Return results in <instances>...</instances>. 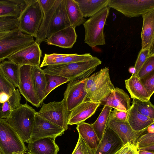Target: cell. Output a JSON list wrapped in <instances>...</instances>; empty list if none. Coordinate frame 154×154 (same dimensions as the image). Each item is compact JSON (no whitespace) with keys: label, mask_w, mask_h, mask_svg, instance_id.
I'll return each instance as SVG.
<instances>
[{"label":"cell","mask_w":154,"mask_h":154,"mask_svg":"<svg viewBox=\"0 0 154 154\" xmlns=\"http://www.w3.org/2000/svg\"><path fill=\"white\" fill-rule=\"evenodd\" d=\"M140 80L147 92L151 97L154 92V71Z\"/></svg>","instance_id":"b9f144b4"},{"label":"cell","mask_w":154,"mask_h":154,"mask_svg":"<svg viewBox=\"0 0 154 154\" xmlns=\"http://www.w3.org/2000/svg\"><path fill=\"white\" fill-rule=\"evenodd\" d=\"M78 5L84 17L94 15L108 6L110 0H74Z\"/></svg>","instance_id":"d4e9b609"},{"label":"cell","mask_w":154,"mask_h":154,"mask_svg":"<svg viewBox=\"0 0 154 154\" xmlns=\"http://www.w3.org/2000/svg\"><path fill=\"white\" fill-rule=\"evenodd\" d=\"M28 3V0H0V17L18 19Z\"/></svg>","instance_id":"603a6c76"},{"label":"cell","mask_w":154,"mask_h":154,"mask_svg":"<svg viewBox=\"0 0 154 154\" xmlns=\"http://www.w3.org/2000/svg\"><path fill=\"white\" fill-rule=\"evenodd\" d=\"M95 150L91 149L79 135L77 143L72 154H95Z\"/></svg>","instance_id":"ab89813d"},{"label":"cell","mask_w":154,"mask_h":154,"mask_svg":"<svg viewBox=\"0 0 154 154\" xmlns=\"http://www.w3.org/2000/svg\"><path fill=\"white\" fill-rule=\"evenodd\" d=\"M116 153L117 154H139L136 146L130 143L123 145Z\"/></svg>","instance_id":"7bdbcfd3"},{"label":"cell","mask_w":154,"mask_h":154,"mask_svg":"<svg viewBox=\"0 0 154 154\" xmlns=\"http://www.w3.org/2000/svg\"><path fill=\"white\" fill-rule=\"evenodd\" d=\"M131 99L128 94L123 89L118 87L100 103V106H107L118 110L128 111L131 107Z\"/></svg>","instance_id":"ffe728a7"},{"label":"cell","mask_w":154,"mask_h":154,"mask_svg":"<svg viewBox=\"0 0 154 154\" xmlns=\"http://www.w3.org/2000/svg\"><path fill=\"white\" fill-rule=\"evenodd\" d=\"M108 7L127 17H137L154 9V0H110Z\"/></svg>","instance_id":"ba28073f"},{"label":"cell","mask_w":154,"mask_h":154,"mask_svg":"<svg viewBox=\"0 0 154 154\" xmlns=\"http://www.w3.org/2000/svg\"><path fill=\"white\" fill-rule=\"evenodd\" d=\"M39 0H28L27 5L18 19L19 29L35 38L43 17Z\"/></svg>","instance_id":"5b68a950"},{"label":"cell","mask_w":154,"mask_h":154,"mask_svg":"<svg viewBox=\"0 0 154 154\" xmlns=\"http://www.w3.org/2000/svg\"><path fill=\"white\" fill-rule=\"evenodd\" d=\"M138 152L139 154H154V151L141 150Z\"/></svg>","instance_id":"7dc6e473"},{"label":"cell","mask_w":154,"mask_h":154,"mask_svg":"<svg viewBox=\"0 0 154 154\" xmlns=\"http://www.w3.org/2000/svg\"><path fill=\"white\" fill-rule=\"evenodd\" d=\"M32 77L36 95L42 104L45 99L46 80L45 73L39 66H32Z\"/></svg>","instance_id":"4316f807"},{"label":"cell","mask_w":154,"mask_h":154,"mask_svg":"<svg viewBox=\"0 0 154 154\" xmlns=\"http://www.w3.org/2000/svg\"><path fill=\"white\" fill-rule=\"evenodd\" d=\"M71 26L65 8V0H62L54 13L48 28L46 39L54 33Z\"/></svg>","instance_id":"44dd1931"},{"label":"cell","mask_w":154,"mask_h":154,"mask_svg":"<svg viewBox=\"0 0 154 154\" xmlns=\"http://www.w3.org/2000/svg\"><path fill=\"white\" fill-rule=\"evenodd\" d=\"M69 112L62 100L60 101H54L47 103H43L42 107L37 112V114L66 131L68 127V122Z\"/></svg>","instance_id":"9c48e42d"},{"label":"cell","mask_w":154,"mask_h":154,"mask_svg":"<svg viewBox=\"0 0 154 154\" xmlns=\"http://www.w3.org/2000/svg\"><path fill=\"white\" fill-rule=\"evenodd\" d=\"M55 139L46 137L29 143L28 154H57L59 148L55 142Z\"/></svg>","instance_id":"7402d4cb"},{"label":"cell","mask_w":154,"mask_h":154,"mask_svg":"<svg viewBox=\"0 0 154 154\" xmlns=\"http://www.w3.org/2000/svg\"><path fill=\"white\" fill-rule=\"evenodd\" d=\"M86 79L70 81L68 84L63 100L69 112L85 101L87 96L85 83Z\"/></svg>","instance_id":"8fae6325"},{"label":"cell","mask_w":154,"mask_h":154,"mask_svg":"<svg viewBox=\"0 0 154 154\" xmlns=\"http://www.w3.org/2000/svg\"><path fill=\"white\" fill-rule=\"evenodd\" d=\"M90 53L78 54H65L53 53L45 54L40 66L41 68L45 66L88 61L93 59Z\"/></svg>","instance_id":"9a60e30c"},{"label":"cell","mask_w":154,"mask_h":154,"mask_svg":"<svg viewBox=\"0 0 154 154\" xmlns=\"http://www.w3.org/2000/svg\"><path fill=\"white\" fill-rule=\"evenodd\" d=\"M142 17L141 49L149 48L151 54H154V9L143 14Z\"/></svg>","instance_id":"ac0fdd59"},{"label":"cell","mask_w":154,"mask_h":154,"mask_svg":"<svg viewBox=\"0 0 154 154\" xmlns=\"http://www.w3.org/2000/svg\"><path fill=\"white\" fill-rule=\"evenodd\" d=\"M100 106V103L90 101L83 102L70 112L68 125H77L84 122L94 113Z\"/></svg>","instance_id":"2e32d148"},{"label":"cell","mask_w":154,"mask_h":154,"mask_svg":"<svg viewBox=\"0 0 154 154\" xmlns=\"http://www.w3.org/2000/svg\"><path fill=\"white\" fill-rule=\"evenodd\" d=\"M152 145H154V134L147 132L138 138L136 146L138 150H139Z\"/></svg>","instance_id":"8d00e7d4"},{"label":"cell","mask_w":154,"mask_h":154,"mask_svg":"<svg viewBox=\"0 0 154 154\" xmlns=\"http://www.w3.org/2000/svg\"><path fill=\"white\" fill-rule=\"evenodd\" d=\"M0 69L15 88L18 87L20 80V67L10 60H4L0 63Z\"/></svg>","instance_id":"f546056e"},{"label":"cell","mask_w":154,"mask_h":154,"mask_svg":"<svg viewBox=\"0 0 154 154\" xmlns=\"http://www.w3.org/2000/svg\"><path fill=\"white\" fill-rule=\"evenodd\" d=\"M36 112L26 103L21 104L5 119L24 142H30Z\"/></svg>","instance_id":"3957f363"},{"label":"cell","mask_w":154,"mask_h":154,"mask_svg":"<svg viewBox=\"0 0 154 154\" xmlns=\"http://www.w3.org/2000/svg\"><path fill=\"white\" fill-rule=\"evenodd\" d=\"M0 89L11 96L16 89L0 69Z\"/></svg>","instance_id":"60d3db41"},{"label":"cell","mask_w":154,"mask_h":154,"mask_svg":"<svg viewBox=\"0 0 154 154\" xmlns=\"http://www.w3.org/2000/svg\"><path fill=\"white\" fill-rule=\"evenodd\" d=\"M56 0H39L43 14L49 11L54 5Z\"/></svg>","instance_id":"f6af8a7d"},{"label":"cell","mask_w":154,"mask_h":154,"mask_svg":"<svg viewBox=\"0 0 154 154\" xmlns=\"http://www.w3.org/2000/svg\"><path fill=\"white\" fill-rule=\"evenodd\" d=\"M123 145L118 136L107 126L95 150V154H114Z\"/></svg>","instance_id":"e0dca14e"},{"label":"cell","mask_w":154,"mask_h":154,"mask_svg":"<svg viewBox=\"0 0 154 154\" xmlns=\"http://www.w3.org/2000/svg\"><path fill=\"white\" fill-rule=\"evenodd\" d=\"M154 71V55L149 57L140 70L137 76L141 79Z\"/></svg>","instance_id":"f35d334b"},{"label":"cell","mask_w":154,"mask_h":154,"mask_svg":"<svg viewBox=\"0 0 154 154\" xmlns=\"http://www.w3.org/2000/svg\"><path fill=\"white\" fill-rule=\"evenodd\" d=\"M110 8L106 7L90 17L83 24L85 42L92 48L106 44L104 28Z\"/></svg>","instance_id":"277c9868"},{"label":"cell","mask_w":154,"mask_h":154,"mask_svg":"<svg viewBox=\"0 0 154 154\" xmlns=\"http://www.w3.org/2000/svg\"><path fill=\"white\" fill-rule=\"evenodd\" d=\"M62 0H56L51 8L44 14V16L40 28L37 32L35 42L40 45L46 39L47 30L52 17Z\"/></svg>","instance_id":"4dcf8cb0"},{"label":"cell","mask_w":154,"mask_h":154,"mask_svg":"<svg viewBox=\"0 0 154 154\" xmlns=\"http://www.w3.org/2000/svg\"><path fill=\"white\" fill-rule=\"evenodd\" d=\"M147 132L154 134V123L149 126L147 128Z\"/></svg>","instance_id":"bcb514c9"},{"label":"cell","mask_w":154,"mask_h":154,"mask_svg":"<svg viewBox=\"0 0 154 154\" xmlns=\"http://www.w3.org/2000/svg\"><path fill=\"white\" fill-rule=\"evenodd\" d=\"M33 37L22 32L19 29L11 31L0 38V62L34 42Z\"/></svg>","instance_id":"8992f818"},{"label":"cell","mask_w":154,"mask_h":154,"mask_svg":"<svg viewBox=\"0 0 154 154\" xmlns=\"http://www.w3.org/2000/svg\"><path fill=\"white\" fill-rule=\"evenodd\" d=\"M128 111L118 110L114 109L111 112L109 119H114L122 121H127Z\"/></svg>","instance_id":"ee69618b"},{"label":"cell","mask_w":154,"mask_h":154,"mask_svg":"<svg viewBox=\"0 0 154 154\" xmlns=\"http://www.w3.org/2000/svg\"><path fill=\"white\" fill-rule=\"evenodd\" d=\"M127 121L132 128L136 131L144 129L154 123V119L140 113L132 105L128 110Z\"/></svg>","instance_id":"484cf974"},{"label":"cell","mask_w":154,"mask_h":154,"mask_svg":"<svg viewBox=\"0 0 154 154\" xmlns=\"http://www.w3.org/2000/svg\"><path fill=\"white\" fill-rule=\"evenodd\" d=\"M0 154H3L2 152H1V150H0Z\"/></svg>","instance_id":"f5cc1de1"},{"label":"cell","mask_w":154,"mask_h":154,"mask_svg":"<svg viewBox=\"0 0 154 154\" xmlns=\"http://www.w3.org/2000/svg\"><path fill=\"white\" fill-rule=\"evenodd\" d=\"M79 135L91 149H96L100 142L92 124L83 122L77 125Z\"/></svg>","instance_id":"83f0119b"},{"label":"cell","mask_w":154,"mask_h":154,"mask_svg":"<svg viewBox=\"0 0 154 154\" xmlns=\"http://www.w3.org/2000/svg\"><path fill=\"white\" fill-rule=\"evenodd\" d=\"M87 96L85 101L100 103L115 89L109 74V67H105L85 80Z\"/></svg>","instance_id":"7a4b0ae2"},{"label":"cell","mask_w":154,"mask_h":154,"mask_svg":"<svg viewBox=\"0 0 154 154\" xmlns=\"http://www.w3.org/2000/svg\"><path fill=\"white\" fill-rule=\"evenodd\" d=\"M101 63V61L95 57L87 61L48 66L43 70L45 74L61 76L70 82L88 78Z\"/></svg>","instance_id":"6da1fadb"},{"label":"cell","mask_w":154,"mask_h":154,"mask_svg":"<svg viewBox=\"0 0 154 154\" xmlns=\"http://www.w3.org/2000/svg\"><path fill=\"white\" fill-rule=\"evenodd\" d=\"M21 99L20 94L18 89H15L0 109V118L6 119L12 111L20 105Z\"/></svg>","instance_id":"d6a6232c"},{"label":"cell","mask_w":154,"mask_h":154,"mask_svg":"<svg viewBox=\"0 0 154 154\" xmlns=\"http://www.w3.org/2000/svg\"><path fill=\"white\" fill-rule=\"evenodd\" d=\"M0 150L3 154L26 152L27 148L5 119L0 118Z\"/></svg>","instance_id":"52a82bcc"},{"label":"cell","mask_w":154,"mask_h":154,"mask_svg":"<svg viewBox=\"0 0 154 154\" xmlns=\"http://www.w3.org/2000/svg\"><path fill=\"white\" fill-rule=\"evenodd\" d=\"M125 87L130 94L131 97L142 101L150 100L151 97L137 76L131 75L125 80Z\"/></svg>","instance_id":"cb8c5ba5"},{"label":"cell","mask_w":154,"mask_h":154,"mask_svg":"<svg viewBox=\"0 0 154 154\" xmlns=\"http://www.w3.org/2000/svg\"><path fill=\"white\" fill-rule=\"evenodd\" d=\"M108 126L121 140L123 145L130 143L136 145L137 140L147 131V128L140 131H134L127 121L109 119Z\"/></svg>","instance_id":"5bb4252c"},{"label":"cell","mask_w":154,"mask_h":154,"mask_svg":"<svg viewBox=\"0 0 154 154\" xmlns=\"http://www.w3.org/2000/svg\"><path fill=\"white\" fill-rule=\"evenodd\" d=\"M66 13L72 27L75 28L85 21L78 5L74 0H65Z\"/></svg>","instance_id":"f1b7e54d"},{"label":"cell","mask_w":154,"mask_h":154,"mask_svg":"<svg viewBox=\"0 0 154 154\" xmlns=\"http://www.w3.org/2000/svg\"><path fill=\"white\" fill-rule=\"evenodd\" d=\"M112 109L111 107L104 106L96 121L92 124L93 128L100 141L108 126Z\"/></svg>","instance_id":"1f68e13d"},{"label":"cell","mask_w":154,"mask_h":154,"mask_svg":"<svg viewBox=\"0 0 154 154\" xmlns=\"http://www.w3.org/2000/svg\"><path fill=\"white\" fill-rule=\"evenodd\" d=\"M17 29V18L9 17H0V32H9Z\"/></svg>","instance_id":"d590c367"},{"label":"cell","mask_w":154,"mask_h":154,"mask_svg":"<svg viewBox=\"0 0 154 154\" xmlns=\"http://www.w3.org/2000/svg\"><path fill=\"white\" fill-rule=\"evenodd\" d=\"M41 56L39 45L34 41L30 45L14 53L8 59L19 67L25 65L39 66Z\"/></svg>","instance_id":"4fadbf2b"},{"label":"cell","mask_w":154,"mask_h":154,"mask_svg":"<svg viewBox=\"0 0 154 154\" xmlns=\"http://www.w3.org/2000/svg\"><path fill=\"white\" fill-rule=\"evenodd\" d=\"M132 103V105L139 113L154 119V106L150 100L142 101L133 98Z\"/></svg>","instance_id":"836d02e7"},{"label":"cell","mask_w":154,"mask_h":154,"mask_svg":"<svg viewBox=\"0 0 154 154\" xmlns=\"http://www.w3.org/2000/svg\"><path fill=\"white\" fill-rule=\"evenodd\" d=\"M128 71L129 73L132 74V75L134 74L135 72V70L134 67H131L128 69Z\"/></svg>","instance_id":"681fc988"},{"label":"cell","mask_w":154,"mask_h":154,"mask_svg":"<svg viewBox=\"0 0 154 154\" xmlns=\"http://www.w3.org/2000/svg\"><path fill=\"white\" fill-rule=\"evenodd\" d=\"M5 93L3 92L0 89V100Z\"/></svg>","instance_id":"f907efd6"},{"label":"cell","mask_w":154,"mask_h":154,"mask_svg":"<svg viewBox=\"0 0 154 154\" xmlns=\"http://www.w3.org/2000/svg\"><path fill=\"white\" fill-rule=\"evenodd\" d=\"M77 37L75 28L71 26L54 33L45 41L48 45L71 48L76 42Z\"/></svg>","instance_id":"d6986e66"},{"label":"cell","mask_w":154,"mask_h":154,"mask_svg":"<svg viewBox=\"0 0 154 154\" xmlns=\"http://www.w3.org/2000/svg\"><path fill=\"white\" fill-rule=\"evenodd\" d=\"M15 154H25L24 152H21L18 153H16Z\"/></svg>","instance_id":"816d5d0a"},{"label":"cell","mask_w":154,"mask_h":154,"mask_svg":"<svg viewBox=\"0 0 154 154\" xmlns=\"http://www.w3.org/2000/svg\"><path fill=\"white\" fill-rule=\"evenodd\" d=\"M65 131L62 128L41 117L36 112L29 142L44 138H56L63 134Z\"/></svg>","instance_id":"7c38bea8"},{"label":"cell","mask_w":154,"mask_h":154,"mask_svg":"<svg viewBox=\"0 0 154 154\" xmlns=\"http://www.w3.org/2000/svg\"><path fill=\"white\" fill-rule=\"evenodd\" d=\"M26 100L36 107L41 103L35 91L32 77V66L25 65L20 67V80L18 87Z\"/></svg>","instance_id":"30bf717a"},{"label":"cell","mask_w":154,"mask_h":154,"mask_svg":"<svg viewBox=\"0 0 154 154\" xmlns=\"http://www.w3.org/2000/svg\"><path fill=\"white\" fill-rule=\"evenodd\" d=\"M45 75L46 80V86L45 91V98L54 89L69 82L67 78L61 76L45 73Z\"/></svg>","instance_id":"e575fe53"},{"label":"cell","mask_w":154,"mask_h":154,"mask_svg":"<svg viewBox=\"0 0 154 154\" xmlns=\"http://www.w3.org/2000/svg\"><path fill=\"white\" fill-rule=\"evenodd\" d=\"M152 55L150 50L147 48L143 50H141L138 54L134 66L135 72L133 75L137 76L140 69L148 58Z\"/></svg>","instance_id":"74e56055"},{"label":"cell","mask_w":154,"mask_h":154,"mask_svg":"<svg viewBox=\"0 0 154 154\" xmlns=\"http://www.w3.org/2000/svg\"><path fill=\"white\" fill-rule=\"evenodd\" d=\"M11 31L0 32V38H1L8 34Z\"/></svg>","instance_id":"c3c4849f"}]
</instances>
